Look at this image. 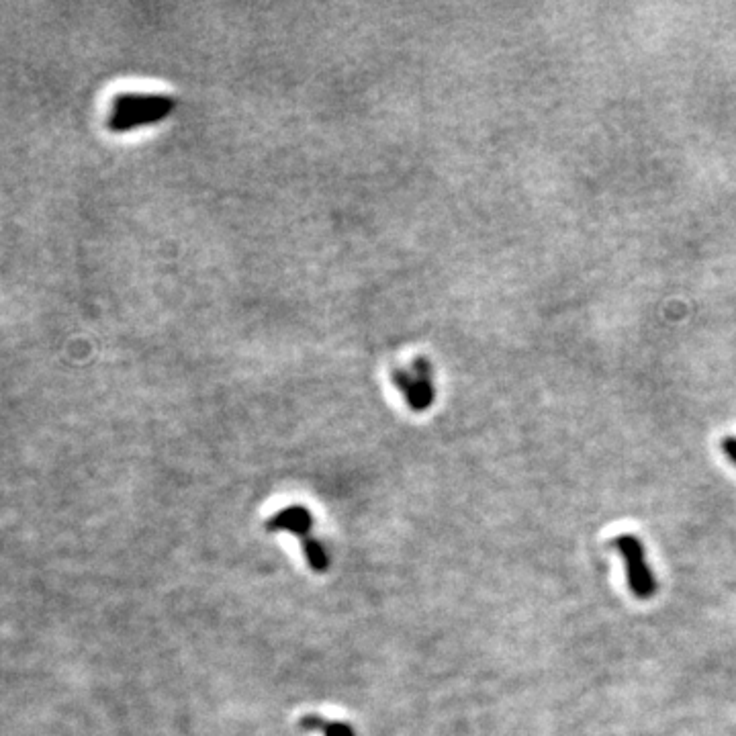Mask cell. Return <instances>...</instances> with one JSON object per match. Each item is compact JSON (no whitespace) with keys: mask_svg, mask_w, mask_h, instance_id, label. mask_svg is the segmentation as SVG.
<instances>
[{"mask_svg":"<svg viewBox=\"0 0 736 736\" xmlns=\"http://www.w3.org/2000/svg\"><path fill=\"white\" fill-rule=\"evenodd\" d=\"M313 524H315V518L305 508V505L293 503V505H287V508H283L281 512L272 514L266 520L264 528H266V532H272V534L287 532V534H293L295 538H299L307 567L321 575V573H326L330 569L332 559H330L328 548L319 542V538H315Z\"/></svg>","mask_w":736,"mask_h":736,"instance_id":"6da1fadb","label":"cell"},{"mask_svg":"<svg viewBox=\"0 0 736 736\" xmlns=\"http://www.w3.org/2000/svg\"><path fill=\"white\" fill-rule=\"evenodd\" d=\"M722 450H724V454L732 460V463L736 465V438H734V436H726V438L722 440Z\"/></svg>","mask_w":736,"mask_h":736,"instance_id":"8992f818","label":"cell"},{"mask_svg":"<svg viewBox=\"0 0 736 736\" xmlns=\"http://www.w3.org/2000/svg\"><path fill=\"white\" fill-rule=\"evenodd\" d=\"M393 383L401 391L405 403L411 411L424 413L432 407L436 399V389L432 381V366L426 358H418L411 368H395Z\"/></svg>","mask_w":736,"mask_h":736,"instance_id":"277c9868","label":"cell"},{"mask_svg":"<svg viewBox=\"0 0 736 736\" xmlns=\"http://www.w3.org/2000/svg\"><path fill=\"white\" fill-rule=\"evenodd\" d=\"M176 101L164 95H146V92H121L113 99L107 125L115 133H125L144 125L164 121Z\"/></svg>","mask_w":736,"mask_h":736,"instance_id":"7a4b0ae2","label":"cell"},{"mask_svg":"<svg viewBox=\"0 0 736 736\" xmlns=\"http://www.w3.org/2000/svg\"><path fill=\"white\" fill-rule=\"evenodd\" d=\"M299 726L305 732H319L321 736H356V730L352 724L342 720L324 718L319 714H305L299 720Z\"/></svg>","mask_w":736,"mask_h":736,"instance_id":"5b68a950","label":"cell"},{"mask_svg":"<svg viewBox=\"0 0 736 736\" xmlns=\"http://www.w3.org/2000/svg\"><path fill=\"white\" fill-rule=\"evenodd\" d=\"M612 546L620 552V557L626 563L628 573V587L638 600H651L657 593V579L647 563L642 542L632 534H620L612 540Z\"/></svg>","mask_w":736,"mask_h":736,"instance_id":"3957f363","label":"cell"}]
</instances>
